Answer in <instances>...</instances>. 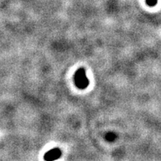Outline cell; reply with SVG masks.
<instances>
[{
  "label": "cell",
  "mask_w": 161,
  "mask_h": 161,
  "mask_svg": "<svg viewBox=\"0 0 161 161\" xmlns=\"http://www.w3.org/2000/svg\"><path fill=\"white\" fill-rule=\"evenodd\" d=\"M74 81H75V86L78 89L84 90L88 88L89 80L87 78L86 72L84 68H80L75 72V75H74Z\"/></svg>",
  "instance_id": "cell-1"
},
{
  "label": "cell",
  "mask_w": 161,
  "mask_h": 161,
  "mask_svg": "<svg viewBox=\"0 0 161 161\" xmlns=\"http://www.w3.org/2000/svg\"><path fill=\"white\" fill-rule=\"evenodd\" d=\"M62 152L60 149L54 148L51 149L50 151H47L44 155V160L46 161H54L59 159L61 157Z\"/></svg>",
  "instance_id": "cell-2"
},
{
  "label": "cell",
  "mask_w": 161,
  "mask_h": 161,
  "mask_svg": "<svg viewBox=\"0 0 161 161\" xmlns=\"http://www.w3.org/2000/svg\"><path fill=\"white\" fill-rule=\"evenodd\" d=\"M145 2L149 7H154L158 3V0H145Z\"/></svg>",
  "instance_id": "cell-3"
}]
</instances>
